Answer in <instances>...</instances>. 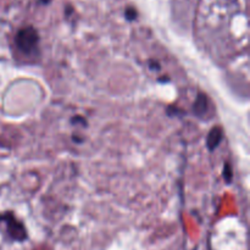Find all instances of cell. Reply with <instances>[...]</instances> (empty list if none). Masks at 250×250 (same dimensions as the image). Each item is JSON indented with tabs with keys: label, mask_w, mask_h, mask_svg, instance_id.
Segmentation results:
<instances>
[{
	"label": "cell",
	"mask_w": 250,
	"mask_h": 250,
	"mask_svg": "<svg viewBox=\"0 0 250 250\" xmlns=\"http://www.w3.org/2000/svg\"><path fill=\"white\" fill-rule=\"evenodd\" d=\"M15 42L19 50H21L23 54L36 53L39 43L38 32L33 27H24L20 29L19 33L16 34Z\"/></svg>",
	"instance_id": "obj_1"
},
{
	"label": "cell",
	"mask_w": 250,
	"mask_h": 250,
	"mask_svg": "<svg viewBox=\"0 0 250 250\" xmlns=\"http://www.w3.org/2000/svg\"><path fill=\"white\" fill-rule=\"evenodd\" d=\"M0 222L5 226L9 236L11 237V238H14L15 241L22 242L26 239V229H24L23 225H22L11 212H6V214L1 215V216H0Z\"/></svg>",
	"instance_id": "obj_2"
},
{
	"label": "cell",
	"mask_w": 250,
	"mask_h": 250,
	"mask_svg": "<svg viewBox=\"0 0 250 250\" xmlns=\"http://www.w3.org/2000/svg\"><path fill=\"white\" fill-rule=\"evenodd\" d=\"M222 139V129L220 127H215L210 131L209 136H208V146H209L210 150H214L219 146L220 142Z\"/></svg>",
	"instance_id": "obj_3"
},
{
	"label": "cell",
	"mask_w": 250,
	"mask_h": 250,
	"mask_svg": "<svg viewBox=\"0 0 250 250\" xmlns=\"http://www.w3.org/2000/svg\"><path fill=\"white\" fill-rule=\"evenodd\" d=\"M194 114L198 117H203L205 115V112L208 111V98L205 94H199L198 95L197 100L194 103Z\"/></svg>",
	"instance_id": "obj_4"
},
{
	"label": "cell",
	"mask_w": 250,
	"mask_h": 250,
	"mask_svg": "<svg viewBox=\"0 0 250 250\" xmlns=\"http://www.w3.org/2000/svg\"><path fill=\"white\" fill-rule=\"evenodd\" d=\"M126 19L128 20V21H133V20H136L137 19L136 9H133V7H128V9L126 10Z\"/></svg>",
	"instance_id": "obj_5"
},
{
	"label": "cell",
	"mask_w": 250,
	"mask_h": 250,
	"mask_svg": "<svg viewBox=\"0 0 250 250\" xmlns=\"http://www.w3.org/2000/svg\"><path fill=\"white\" fill-rule=\"evenodd\" d=\"M229 168H231V166H229V164H226V166H225V177H226L227 182H229L232 178V170L229 171Z\"/></svg>",
	"instance_id": "obj_6"
},
{
	"label": "cell",
	"mask_w": 250,
	"mask_h": 250,
	"mask_svg": "<svg viewBox=\"0 0 250 250\" xmlns=\"http://www.w3.org/2000/svg\"><path fill=\"white\" fill-rule=\"evenodd\" d=\"M72 122H73V124H77V122H81V124H82V125H85V120L83 119V117H80V116L73 117Z\"/></svg>",
	"instance_id": "obj_7"
},
{
	"label": "cell",
	"mask_w": 250,
	"mask_h": 250,
	"mask_svg": "<svg viewBox=\"0 0 250 250\" xmlns=\"http://www.w3.org/2000/svg\"><path fill=\"white\" fill-rule=\"evenodd\" d=\"M42 1H43V2H48L49 0H42Z\"/></svg>",
	"instance_id": "obj_8"
}]
</instances>
